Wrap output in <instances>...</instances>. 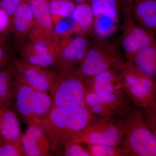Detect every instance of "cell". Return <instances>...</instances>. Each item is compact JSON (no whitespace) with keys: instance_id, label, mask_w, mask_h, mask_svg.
Segmentation results:
<instances>
[{"instance_id":"obj_15","label":"cell","mask_w":156,"mask_h":156,"mask_svg":"<svg viewBox=\"0 0 156 156\" xmlns=\"http://www.w3.org/2000/svg\"><path fill=\"white\" fill-rule=\"evenodd\" d=\"M120 69L108 70L93 77L85 83L87 89L104 93H114L121 91L122 77Z\"/></svg>"},{"instance_id":"obj_37","label":"cell","mask_w":156,"mask_h":156,"mask_svg":"<svg viewBox=\"0 0 156 156\" xmlns=\"http://www.w3.org/2000/svg\"><path fill=\"white\" fill-rule=\"evenodd\" d=\"M127 1H131V2H135V1H137V0H127Z\"/></svg>"},{"instance_id":"obj_28","label":"cell","mask_w":156,"mask_h":156,"mask_svg":"<svg viewBox=\"0 0 156 156\" xmlns=\"http://www.w3.org/2000/svg\"><path fill=\"white\" fill-rule=\"evenodd\" d=\"M81 143L70 142L65 146L63 154L66 156H90L88 150L85 149Z\"/></svg>"},{"instance_id":"obj_35","label":"cell","mask_w":156,"mask_h":156,"mask_svg":"<svg viewBox=\"0 0 156 156\" xmlns=\"http://www.w3.org/2000/svg\"><path fill=\"white\" fill-rule=\"evenodd\" d=\"M71 1L76 5L78 4H83V3H90L91 0H71Z\"/></svg>"},{"instance_id":"obj_8","label":"cell","mask_w":156,"mask_h":156,"mask_svg":"<svg viewBox=\"0 0 156 156\" xmlns=\"http://www.w3.org/2000/svg\"><path fill=\"white\" fill-rule=\"evenodd\" d=\"M85 104L96 116L120 119L134 106L122 90L114 93H104L87 88Z\"/></svg>"},{"instance_id":"obj_12","label":"cell","mask_w":156,"mask_h":156,"mask_svg":"<svg viewBox=\"0 0 156 156\" xmlns=\"http://www.w3.org/2000/svg\"><path fill=\"white\" fill-rule=\"evenodd\" d=\"M16 75L27 84L37 91L49 92L56 76L45 68L16 59L14 62Z\"/></svg>"},{"instance_id":"obj_23","label":"cell","mask_w":156,"mask_h":156,"mask_svg":"<svg viewBox=\"0 0 156 156\" xmlns=\"http://www.w3.org/2000/svg\"><path fill=\"white\" fill-rule=\"evenodd\" d=\"M76 6L71 0H50L49 8L53 23L71 17Z\"/></svg>"},{"instance_id":"obj_18","label":"cell","mask_w":156,"mask_h":156,"mask_svg":"<svg viewBox=\"0 0 156 156\" xmlns=\"http://www.w3.org/2000/svg\"><path fill=\"white\" fill-rule=\"evenodd\" d=\"M71 17L74 23L75 33L93 36L94 17L90 3L76 5Z\"/></svg>"},{"instance_id":"obj_3","label":"cell","mask_w":156,"mask_h":156,"mask_svg":"<svg viewBox=\"0 0 156 156\" xmlns=\"http://www.w3.org/2000/svg\"><path fill=\"white\" fill-rule=\"evenodd\" d=\"M123 55L119 39L94 38L76 72L86 83L108 70L120 68L126 61Z\"/></svg>"},{"instance_id":"obj_24","label":"cell","mask_w":156,"mask_h":156,"mask_svg":"<svg viewBox=\"0 0 156 156\" xmlns=\"http://www.w3.org/2000/svg\"><path fill=\"white\" fill-rule=\"evenodd\" d=\"M156 11V0H137L132 4L131 13L137 23Z\"/></svg>"},{"instance_id":"obj_11","label":"cell","mask_w":156,"mask_h":156,"mask_svg":"<svg viewBox=\"0 0 156 156\" xmlns=\"http://www.w3.org/2000/svg\"><path fill=\"white\" fill-rule=\"evenodd\" d=\"M53 36L34 33L31 41L22 50V60L45 68L54 65L59 44Z\"/></svg>"},{"instance_id":"obj_26","label":"cell","mask_w":156,"mask_h":156,"mask_svg":"<svg viewBox=\"0 0 156 156\" xmlns=\"http://www.w3.org/2000/svg\"><path fill=\"white\" fill-rule=\"evenodd\" d=\"M27 156L22 140L15 142H5L0 144V156Z\"/></svg>"},{"instance_id":"obj_10","label":"cell","mask_w":156,"mask_h":156,"mask_svg":"<svg viewBox=\"0 0 156 156\" xmlns=\"http://www.w3.org/2000/svg\"><path fill=\"white\" fill-rule=\"evenodd\" d=\"M92 43L87 36L77 34L63 38L59 42L57 58L53 66L58 73L76 70Z\"/></svg>"},{"instance_id":"obj_19","label":"cell","mask_w":156,"mask_h":156,"mask_svg":"<svg viewBox=\"0 0 156 156\" xmlns=\"http://www.w3.org/2000/svg\"><path fill=\"white\" fill-rule=\"evenodd\" d=\"M132 61L156 82V41L137 51Z\"/></svg>"},{"instance_id":"obj_6","label":"cell","mask_w":156,"mask_h":156,"mask_svg":"<svg viewBox=\"0 0 156 156\" xmlns=\"http://www.w3.org/2000/svg\"><path fill=\"white\" fill-rule=\"evenodd\" d=\"M123 132L124 125L122 119L116 117H97L70 142L120 147Z\"/></svg>"},{"instance_id":"obj_7","label":"cell","mask_w":156,"mask_h":156,"mask_svg":"<svg viewBox=\"0 0 156 156\" xmlns=\"http://www.w3.org/2000/svg\"><path fill=\"white\" fill-rule=\"evenodd\" d=\"M122 1L123 19L119 39L126 60L132 61L135 53L156 41V37L140 26L133 18V2Z\"/></svg>"},{"instance_id":"obj_4","label":"cell","mask_w":156,"mask_h":156,"mask_svg":"<svg viewBox=\"0 0 156 156\" xmlns=\"http://www.w3.org/2000/svg\"><path fill=\"white\" fill-rule=\"evenodd\" d=\"M122 90L134 106L143 109L155 99L156 82L133 61L126 60L121 66Z\"/></svg>"},{"instance_id":"obj_17","label":"cell","mask_w":156,"mask_h":156,"mask_svg":"<svg viewBox=\"0 0 156 156\" xmlns=\"http://www.w3.org/2000/svg\"><path fill=\"white\" fill-rule=\"evenodd\" d=\"M23 136L18 115L9 107H6L3 110L0 127V144L21 140Z\"/></svg>"},{"instance_id":"obj_30","label":"cell","mask_w":156,"mask_h":156,"mask_svg":"<svg viewBox=\"0 0 156 156\" xmlns=\"http://www.w3.org/2000/svg\"><path fill=\"white\" fill-rule=\"evenodd\" d=\"M137 23L156 37V11L151 15L141 20Z\"/></svg>"},{"instance_id":"obj_25","label":"cell","mask_w":156,"mask_h":156,"mask_svg":"<svg viewBox=\"0 0 156 156\" xmlns=\"http://www.w3.org/2000/svg\"><path fill=\"white\" fill-rule=\"evenodd\" d=\"M90 156H124L120 147L105 144H89Z\"/></svg>"},{"instance_id":"obj_34","label":"cell","mask_w":156,"mask_h":156,"mask_svg":"<svg viewBox=\"0 0 156 156\" xmlns=\"http://www.w3.org/2000/svg\"><path fill=\"white\" fill-rule=\"evenodd\" d=\"M147 107H149L156 114V100L155 99Z\"/></svg>"},{"instance_id":"obj_27","label":"cell","mask_w":156,"mask_h":156,"mask_svg":"<svg viewBox=\"0 0 156 156\" xmlns=\"http://www.w3.org/2000/svg\"><path fill=\"white\" fill-rule=\"evenodd\" d=\"M54 32L65 38L75 34L74 23L71 17L64 18L54 23Z\"/></svg>"},{"instance_id":"obj_31","label":"cell","mask_w":156,"mask_h":156,"mask_svg":"<svg viewBox=\"0 0 156 156\" xmlns=\"http://www.w3.org/2000/svg\"><path fill=\"white\" fill-rule=\"evenodd\" d=\"M22 0H0V8L5 12L11 20L14 11Z\"/></svg>"},{"instance_id":"obj_2","label":"cell","mask_w":156,"mask_h":156,"mask_svg":"<svg viewBox=\"0 0 156 156\" xmlns=\"http://www.w3.org/2000/svg\"><path fill=\"white\" fill-rule=\"evenodd\" d=\"M124 132L120 148L124 156H156V140L141 109L134 106L122 118Z\"/></svg>"},{"instance_id":"obj_33","label":"cell","mask_w":156,"mask_h":156,"mask_svg":"<svg viewBox=\"0 0 156 156\" xmlns=\"http://www.w3.org/2000/svg\"><path fill=\"white\" fill-rule=\"evenodd\" d=\"M8 57L6 50L3 46V42L0 41V69H2L8 64Z\"/></svg>"},{"instance_id":"obj_1","label":"cell","mask_w":156,"mask_h":156,"mask_svg":"<svg viewBox=\"0 0 156 156\" xmlns=\"http://www.w3.org/2000/svg\"><path fill=\"white\" fill-rule=\"evenodd\" d=\"M85 105L73 109L64 110L53 108L36 124L47 134L50 149L63 148L97 118Z\"/></svg>"},{"instance_id":"obj_29","label":"cell","mask_w":156,"mask_h":156,"mask_svg":"<svg viewBox=\"0 0 156 156\" xmlns=\"http://www.w3.org/2000/svg\"><path fill=\"white\" fill-rule=\"evenodd\" d=\"M11 30V17L0 8V41L4 42Z\"/></svg>"},{"instance_id":"obj_5","label":"cell","mask_w":156,"mask_h":156,"mask_svg":"<svg viewBox=\"0 0 156 156\" xmlns=\"http://www.w3.org/2000/svg\"><path fill=\"white\" fill-rule=\"evenodd\" d=\"M87 87L76 71L60 72L50 92L53 108L69 110L85 105Z\"/></svg>"},{"instance_id":"obj_20","label":"cell","mask_w":156,"mask_h":156,"mask_svg":"<svg viewBox=\"0 0 156 156\" xmlns=\"http://www.w3.org/2000/svg\"><path fill=\"white\" fill-rule=\"evenodd\" d=\"M34 22L32 12L27 0H22L11 18V28L16 36L23 35Z\"/></svg>"},{"instance_id":"obj_22","label":"cell","mask_w":156,"mask_h":156,"mask_svg":"<svg viewBox=\"0 0 156 156\" xmlns=\"http://www.w3.org/2000/svg\"><path fill=\"white\" fill-rule=\"evenodd\" d=\"M14 87L10 72L8 70L0 69V108L10 105Z\"/></svg>"},{"instance_id":"obj_32","label":"cell","mask_w":156,"mask_h":156,"mask_svg":"<svg viewBox=\"0 0 156 156\" xmlns=\"http://www.w3.org/2000/svg\"><path fill=\"white\" fill-rule=\"evenodd\" d=\"M146 121L156 140V115L148 107L141 109Z\"/></svg>"},{"instance_id":"obj_36","label":"cell","mask_w":156,"mask_h":156,"mask_svg":"<svg viewBox=\"0 0 156 156\" xmlns=\"http://www.w3.org/2000/svg\"><path fill=\"white\" fill-rule=\"evenodd\" d=\"M4 108H0V127H1V122H2V117L3 110H4Z\"/></svg>"},{"instance_id":"obj_16","label":"cell","mask_w":156,"mask_h":156,"mask_svg":"<svg viewBox=\"0 0 156 156\" xmlns=\"http://www.w3.org/2000/svg\"><path fill=\"white\" fill-rule=\"evenodd\" d=\"M30 7L34 22L36 25L35 32L51 34L53 30V21L49 8L50 0H27Z\"/></svg>"},{"instance_id":"obj_21","label":"cell","mask_w":156,"mask_h":156,"mask_svg":"<svg viewBox=\"0 0 156 156\" xmlns=\"http://www.w3.org/2000/svg\"><path fill=\"white\" fill-rule=\"evenodd\" d=\"M52 108L53 103L50 93L36 90L33 109V123L36 124L45 118Z\"/></svg>"},{"instance_id":"obj_9","label":"cell","mask_w":156,"mask_h":156,"mask_svg":"<svg viewBox=\"0 0 156 156\" xmlns=\"http://www.w3.org/2000/svg\"><path fill=\"white\" fill-rule=\"evenodd\" d=\"M93 14L94 38L111 37L120 25L122 0H91Z\"/></svg>"},{"instance_id":"obj_13","label":"cell","mask_w":156,"mask_h":156,"mask_svg":"<svg viewBox=\"0 0 156 156\" xmlns=\"http://www.w3.org/2000/svg\"><path fill=\"white\" fill-rule=\"evenodd\" d=\"M12 99L15 112L29 125L34 123L33 109L36 90L16 76Z\"/></svg>"},{"instance_id":"obj_14","label":"cell","mask_w":156,"mask_h":156,"mask_svg":"<svg viewBox=\"0 0 156 156\" xmlns=\"http://www.w3.org/2000/svg\"><path fill=\"white\" fill-rule=\"evenodd\" d=\"M22 142L27 156L50 155V140L44 131L37 124L29 125L23 134Z\"/></svg>"},{"instance_id":"obj_38","label":"cell","mask_w":156,"mask_h":156,"mask_svg":"<svg viewBox=\"0 0 156 156\" xmlns=\"http://www.w3.org/2000/svg\"><path fill=\"white\" fill-rule=\"evenodd\" d=\"M155 99H156V92Z\"/></svg>"}]
</instances>
